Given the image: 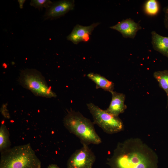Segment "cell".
Masks as SVG:
<instances>
[{
    "mask_svg": "<svg viewBox=\"0 0 168 168\" xmlns=\"http://www.w3.org/2000/svg\"><path fill=\"white\" fill-rule=\"evenodd\" d=\"M164 13V24L165 28L168 30V4L163 9Z\"/></svg>",
    "mask_w": 168,
    "mask_h": 168,
    "instance_id": "cell-17",
    "label": "cell"
},
{
    "mask_svg": "<svg viewBox=\"0 0 168 168\" xmlns=\"http://www.w3.org/2000/svg\"><path fill=\"white\" fill-rule=\"evenodd\" d=\"M99 24V23L96 22L87 26L77 24L67 37V39L75 44H77L81 42L88 41L94 28Z\"/></svg>",
    "mask_w": 168,
    "mask_h": 168,
    "instance_id": "cell-8",
    "label": "cell"
},
{
    "mask_svg": "<svg viewBox=\"0 0 168 168\" xmlns=\"http://www.w3.org/2000/svg\"><path fill=\"white\" fill-rule=\"evenodd\" d=\"M41 162L30 144L15 146L1 152L0 168H41Z\"/></svg>",
    "mask_w": 168,
    "mask_h": 168,
    "instance_id": "cell-2",
    "label": "cell"
},
{
    "mask_svg": "<svg viewBox=\"0 0 168 168\" xmlns=\"http://www.w3.org/2000/svg\"><path fill=\"white\" fill-rule=\"evenodd\" d=\"M112 99L108 108L106 111L108 113L116 116L124 111L127 106L124 104L125 95L122 93L113 91L110 92Z\"/></svg>",
    "mask_w": 168,
    "mask_h": 168,
    "instance_id": "cell-10",
    "label": "cell"
},
{
    "mask_svg": "<svg viewBox=\"0 0 168 168\" xmlns=\"http://www.w3.org/2000/svg\"><path fill=\"white\" fill-rule=\"evenodd\" d=\"M1 111H2V114H3L4 116L6 118L9 117V116L8 111H7V109L6 104H4L2 106L1 108Z\"/></svg>",
    "mask_w": 168,
    "mask_h": 168,
    "instance_id": "cell-18",
    "label": "cell"
},
{
    "mask_svg": "<svg viewBox=\"0 0 168 168\" xmlns=\"http://www.w3.org/2000/svg\"><path fill=\"white\" fill-rule=\"evenodd\" d=\"M11 145L9 131L4 124H2L0 127V152L10 148Z\"/></svg>",
    "mask_w": 168,
    "mask_h": 168,
    "instance_id": "cell-14",
    "label": "cell"
},
{
    "mask_svg": "<svg viewBox=\"0 0 168 168\" xmlns=\"http://www.w3.org/2000/svg\"><path fill=\"white\" fill-rule=\"evenodd\" d=\"M86 105L92 116L94 124L101 128L105 133L112 134L123 129V122L119 116L113 115L92 103Z\"/></svg>",
    "mask_w": 168,
    "mask_h": 168,
    "instance_id": "cell-5",
    "label": "cell"
},
{
    "mask_svg": "<svg viewBox=\"0 0 168 168\" xmlns=\"http://www.w3.org/2000/svg\"><path fill=\"white\" fill-rule=\"evenodd\" d=\"M26 1V0H18L17 1L20 9H22L23 8L24 4Z\"/></svg>",
    "mask_w": 168,
    "mask_h": 168,
    "instance_id": "cell-19",
    "label": "cell"
},
{
    "mask_svg": "<svg viewBox=\"0 0 168 168\" xmlns=\"http://www.w3.org/2000/svg\"><path fill=\"white\" fill-rule=\"evenodd\" d=\"M18 82L21 86L30 90L36 96L47 98L57 96L41 73L36 69L27 68L22 70Z\"/></svg>",
    "mask_w": 168,
    "mask_h": 168,
    "instance_id": "cell-4",
    "label": "cell"
},
{
    "mask_svg": "<svg viewBox=\"0 0 168 168\" xmlns=\"http://www.w3.org/2000/svg\"><path fill=\"white\" fill-rule=\"evenodd\" d=\"M87 76L96 84V89L101 88L110 92L113 91L114 84L104 76L93 72L89 73Z\"/></svg>",
    "mask_w": 168,
    "mask_h": 168,
    "instance_id": "cell-12",
    "label": "cell"
},
{
    "mask_svg": "<svg viewBox=\"0 0 168 168\" xmlns=\"http://www.w3.org/2000/svg\"><path fill=\"white\" fill-rule=\"evenodd\" d=\"M53 3L50 0H31L30 4V6L40 10L43 7H49Z\"/></svg>",
    "mask_w": 168,
    "mask_h": 168,
    "instance_id": "cell-16",
    "label": "cell"
},
{
    "mask_svg": "<svg viewBox=\"0 0 168 168\" xmlns=\"http://www.w3.org/2000/svg\"><path fill=\"white\" fill-rule=\"evenodd\" d=\"M68 160L67 168H92L96 156L88 145L83 144Z\"/></svg>",
    "mask_w": 168,
    "mask_h": 168,
    "instance_id": "cell-6",
    "label": "cell"
},
{
    "mask_svg": "<svg viewBox=\"0 0 168 168\" xmlns=\"http://www.w3.org/2000/svg\"><path fill=\"white\" fill-rule=\"evenodd\" d=\"M110 28L119 32L125 38L133 39L135 37L137 32L142 29L139 24L130 18L123 19Z\"/></svg>",
    "mask_w": 168,
    "mask_h": 168,
    "instance_id": "cell-9",
    "label": "cell"
},
{
    "mask_svg": "<svg viewBox=\"0 0 168 168\" xmlns=\"http://www.w3.org/2000/svg\"><path fill=\"white\" fill-rule=\"evenodd\" d=\"M155 152L139 138L119 142L107 160L109 168H157Z\"/></svg>",
    "mask_w": 168,
    "mask_h": 168,
    "instance_id": "cell-1",
    "label": "cell"
},
{
    "mask_svg": "<svg viewBox=\"0 0 168 168\" xmlns=\"http://www.w3.org/2000/svg\"><path fill=\"white\" fill-rule=\"evenodd\" d=\"M47 168H60L57 165L55 164H51L47 167Z\"/></svg>",
    "mask_w": 168,
    "mask_h": 168,
    "instance_id": "cell-20",
    "label": "cell"
},
{
    "mask_svg": "<svg viewBox=\"0 0 168 168\" xmlns=\"http://www.w3.org/2000/svg\"><path fill=\"white\" fill-rule=\"evenodd\" d=\"M143 9L146 14L150 16H154L159 12L160 4L156 0H147L144 4Z\"/></svg>",
    "mask_w": 168,
    "mask_h": 168,
    "instance_id": "cell-15",
    "label": "cell"
},
{
    "mask_svg": "<svg viewBox=\"0 0 168 168\" xmlns=\"http://www.w3.org/2000/svg\"><path fill=\"white\" fill-rule=\"evenodd\" d=\"M63 123L69 132L79 139L82 145H98L101 143V139L96 131L93 122L79 112L72 110L69 111L63 119Z\"/></svg>",
    "mask_w": 168,
    "mask_h": 168,
    "instance_id": "cell-3",
    "label": "cell"
},
{
    "mask_svg": "<svg viewBox=\"0 0 168 168\" xmlns=\"http://www.w3.org/2000/svg\"><path fill=\"white\" fill-rule=\"evenodd\" d=\"M152 44L154 49L168 58V37L161 36L155 31L151 32Z\"/></svg>",
    "mask_w": 168,
    "mask_h": 168,
    "instance_id": "cell-11",
    "label": "cell"
},
{
    "mask_svg": "<svg viewBox=\"0 0 168 168\" xmlns=\"http://www.w3.org/2000/svg\"><path fill=\"white\" fill-rule=\"evenodd\" d=\"M74 6L73 0H63L53 2L50 7L46 8L43 19L46 20L59 18L73 10Z\"/></svg>",
    "mask_w": 168,
    "mask_h": 168,
    "instance_id": "cell-7",
    "label": "cell"
},
{
    "mask_svg": "<svg viewBox=\"0 0 168 168\" xmlns=\"http://www.w3.org/2000/svg\"><path fill=\"white\" fill-rule=\"evenodd\" d=\"M154 77L159 83V86L166 92L167 96L168 104V70L155 72L153 74Z\"/></svg>",
    "mask_w": 168,
    "mask_h": 168,
    "instance_id": "cell-13",
    "label": "cell"
}]
</instances>
